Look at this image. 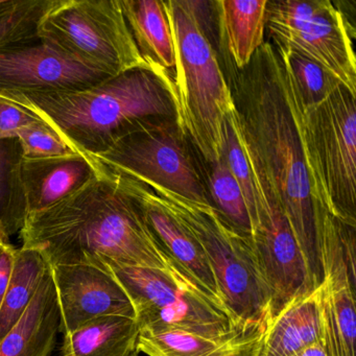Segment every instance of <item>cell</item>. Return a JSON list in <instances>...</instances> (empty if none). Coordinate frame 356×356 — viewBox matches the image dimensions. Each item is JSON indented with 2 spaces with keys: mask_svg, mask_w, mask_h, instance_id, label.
<instances>
[{
  "mask_svg": "<svg viewBox=\"0 0 356 356\" xmlns=\"http://www.w3.org/2000/svg\"><path fill=\"white\" fill-rule=\"evenodd\" d=\"M51 266L61 314V332H74L104 316L135 318L130 298L108 270L89 264Z\"/></svg>",
  "mask_w": 356,
  "mask_h": 356,
  "instance_id": "cell-14",
  "label": "cell"
},
{
  "mask_svg": "<svg viewBox=\"0 0 356 356\" xmlns=\"http://www.w3.org/2000/svg\"><path fill=\"white\" fill-rule=\"evenodd\" d=\"M0 97L32 112L74 152L89 156L151 120L180 122L174 80L149 70H130L83 90Z\"/></svg>",
  "mask_w": 356,
  "mask_h": 356,
  "instance_id": "cell-3",
  "label": "cell"
},
{
  "mask_svg": "<svg viewBox=\"0 0 356 356\" xmlns=\"http://www.w3.org/2000/svg\"><path fill=\"white\" fill-rule=\"evenodd\" d=\"M291 356H329L324 341L314 343Z\"/></svg>",
  "mask_w": 356,
  "mask_h": 356,
  "instance_id": "cell-32",
  "label": "cell"
},
{
  "mask_svg": "<svg viewBox=\"0 0 356 356\" xmlns=\"http://www.w3.org/2000/svg\"><path fill=\"white\" fill-rule=\"evenodd\" d=\"M16 249L9 243L0 245V305L3 303L6 291L9 286L13 272Z\"/></svg>",
  "mask_w": 356,
  "mask_h": 356,
  "instance_id": "cell-31",
  "label": "cell"
},
{
  "mask_svg": "<svg viewBox=\"0 0 356 356\" xmlns=\"http://www.w3.org/2000/svg\"><path fill=\"white\" fill-rule=\"evenodd\" d=\"M37 36L74 61L109 76L133 70L154 72L139 53L120 0H55L41 17Z\"/></svg>",
  "mask_w": 356,
  "mask_h": 356,
  "instance_id": "cell-8",
  "label": "cell"
},
{
  "mask_svg": "<svg viewBox=\"0 0 356 356\" xmlns=\"http://www.w3.org/2000/svg\"><path fill=\"white\" fill-rule=\"evenodd\" d=\"M5 243H9V237L3 233V229L0 227V245Z\"/></svg>",
  "mask_w": 356,
  "mask_h": 356,
  "instance_id": "cell-33",
  "label": "cell"
},
{
  "mask_svg": "<svg viewBox=\"0 0 356 356\" xmlns=\"http://www.w3.org/2000/svg\"><path fill=\"white\" fill-rule=\"evenodd\" d=\"M61 331V314L51 266L26 312L0 341V356H51Z\"/></svg>",
  "mask_w": 356,
  "mask_h": 356,
  "instance_id": "cell-18",
  "label": "cell"
},
{
  "mask_svg": "<svg viewBox=\"0 0 356 356\" xmlns=\"http://www.w3.org/2000/svg\"><path fill=\"white\" fill-rule=\"evenodd\" d=\"M251 165L257 200L252 245L270 293V322L296 300L314 291L305 258L286 216Z\"/></svg>",
  "mask_w": 356,
  "mask_h": 356,
  "instance_id": "cell-11",
  "label": "cell"
},
{
  "mask_svg": "<svg viewBox=\"0 0 356 356\" xmlns=\"http://www.w3.org/2000/svg\"><path fill=\"white\" fill-rule=\"evenodd\" d=\"M110 78L40 41L0 49V97L83 90Z\"/></svg>",
  "mask_w": 356,
  "mask_h": 356,
  "instance_id": "cell-12",
  "label": "cell"
},
{
  "mask_svg": "<svg viewBox=\"0 0 356 356\" xmlns=\"http://www.w3.org/2000/svg\"><path fill=\"white\" fill-rule=\"evenodd\" d=\"M17 139L0 141V227L8 237L20 232L28 214L20 182Z\"/></svg>",
  "mask_w": 356,
  "mask_h": 356,
  "instance_id": "cell-24",
  "label": "cell"
},
{
  "mask_svg": "<svg viewBox=\"0 0 356 356\" xmlns=\"http://www.w3.org/2000/svg\"><path fill=\"white\" fill-rule=\"evenodd\" d=\"M232 65V64H231ZM237 124L250 163L289 220L314 289L324 281L318 218L300 129V110L282 59L270 41L243 70L228 66Z\"/></svg>",
  "mask_w": 356,
  "mask_h": 356,
  "instance_id": "cell-1",
  "label": "cell"
},
{
  "mask_svg": "<svg viewBox=\"0 0 356 356\" xmlns=\"http://www.w3.org/2000/svg\"><path fill=\"white\" fill-rule=\"evenodd\" d=\"M266 29L277 47L322 65L356 95L353 29L329 0H268Z\"/></svg>",
  "mask_w": 356,
  "mask_h": 356,
  "instance_id": "cell-10",
  "label": "cell"
},
{
  "mask_svg": "<svg viewBox=\"0 0 356 356\" xmlns=\"http://www.w3.org/2000/svg\"><path fill=\"white\" fill-rule=\"evenodd\" d=\"M208 189L211 206L235 231L252 241L251 222L245 197L225 159L210 166Z\"/></svg>",
  "mask_w": 356,
  "mask_h": 356,
  "instance_id": "cell-26",
  "label": "cell"
},
{
  "mask_svg": "<svg viewBox=\"0 0 356 356\" xmlns=\"http://www.w3.org/2000/svg\"><path fill=\"white\" fill-rule=\"evenodd\" d=\"M139 53L149 67L174 80L175 47L164 1L120 0Z\"/></svg>",
  "mask_w": 356,
  "mask_h": 356,
  "instance_id": "cell-20",
  "label": "cell"
},
{
  "mask_svg": "<svg viewBox=\"0 0 356 356\" xmlns=\"http://www.w3.org/2000/svg\"><path fill=\"white\" fill-rule=\"evenodd\" d=\"M16 139L24 158L58 157L76 153L43 120L22 129Z\"/></svg>",
  "mask_w": 356,
  "mask_h": 356,
  "instance_id": "cell-29",
  "label": "cell"
},
{
  "mask_svg": "<svg viewBox=\"0 0 356 356\" xmlns=\"http://www.w3.org/2000/svg\"><path fill=\"white\" fill-rule=\"evenodd\" d=\"M299 110L316 213L356 227V95L341 85L316 107Z\"/></svg>",
  "mask_w": 356,
  "mask_h": 356,
  "instance_id": "cell-6",
  "label": "cell"
},
{
  "mask_svg": "<svg viewBox=\"0 0 356 356\" xmlns=\"http://www.w3.org/2000/svg\"><path fill=\"white\" fill-rule=\"evenodd\" d=\"M136 318L104 316L64 335L62 356H130L137 352Z\"/></svg>",
  "mask_w": 356,
  "mask_h": 356,
  "instance_id": "cell-22",
  "label": "cell"
},
{
  "mask_svg": "<svg viewBox=\"0 0 356 356\" xmlns=\"http://www.w3.org/2000/svg\"><path fill=\"white\" fill-rule=\"evenodd\" d=\"M55 0H0V49L38 41L41 17Z\"/></svg>",
  "mask_w": 356,
  "mask_h": 356,
  "instance_id": "cell-27",
  "label": "cell"
},
{
  "mask_svg": "<svg viewBox=\"0 0 356 356\" xmlns=\"http://www.w3.org/2000/svg\"><path fill=\"white\" fill-rule=\"evenodd\" d=\"M323 295L322 283L270 321L261 356H291L324 341Z\"/></svg>",
  "mask_w": 356,
  "mask_h": 356,
  "instance_id": "cell-19",
  "label": "cell"
},
{
  "mask_svg": "<svg viewBox=\"0 0 356 356\" xmlns=\"http://www.w3.org/2000/svg\"><path fill=\"white\" fill-rule=\"evenodd\" d=\"M324 341L329 356H355V272L341 250L323 254Z\"/></svg>",
  "mask_w": 356,
  "mask_h": 356,
  "instance_id": "cell-16",
  "label": "cell"
},
{
  "mask_svg": "<svg viewBox=\"0 0 356 356\" xmlns=\"http://www.w3.org/2000/svg\"><path fill=\"white\" fill-rule=\"evenodd\" d=\"M145 185L201 245L225 305L241 322L270 324V293L252 241L235 231L210 204L184 199L155 184Z\"/></svg>",
  "mask_w": 356,
  "mask_h": 356,
  "instance_id": "cell-5",
  "label": "cell"
},
{
  "mask_svg": "<svg viewBox=\"0 0 356 356\" xmlns=\"http://www.w3.org/2000/svg\"><path fill=\"white\" fill-rule=\"evenodd\" d=\"M39 122L40 118L32 112L0 97V141L15 139L22 129Z\"/></svg>",
  "mask_w": 356,
  "mask_h": 356,
  "instance_id": "cell-30",
  "label": "cell"
},
{
  "mask_svg": "<svg viewBox=\"0 0 356 356\" xmlns=\"http://www.w3.org/2000/svg\"><path fill=\"white\" fill-rule=\"evenodd\" d=\"M47 268V260L36 250L16 249L13 272L0 305V341L26 312Z\"/></svg>",
  "mask_w": 356,
  "mask_h": 356,
  "instance_id": "cell-23",
  "label": "cell"
},
{
  "mask_svg": "<svg viewBox=\"0 0 356 356\" xmlns=\"http://www.w3.org/2000/svg\"><path fill=\"white\" fill-rule=\"evenodd\" d=\"M112 172L120 188L138 205L168 264L206 295L222 301L207 257L193 233L164 207L158 195L149 186L130 177Z\"/></svg>",
  "mask_w": 356,
  "mask_h": 356,
  "instance_id": "cell-13",
  "label": "cell"
},
{
  "mask_svg": "<svg viewBox=\"0 0 356 356\" xmlns=\"http://www.w3.org/2000/svg\"><path fill=\"white\" fill-rule=\"evenodd\" d=\"M276 49L284 64L300 109L316 107L343 85L314 60L291 49Z\"/></svg>",
  "mask_w": 356,
  "mask_h": 356,
  "instance_id": "cell-25",
  "label": "cell"
},
{
  "mask_svg": "<svg viewBox=\"0 0 356 356\" xmlns=\"http://www.w3.org/2000/svg\"><path fill=\"white\" fill-rule=\"evenodd\" d=\"M102 163L86 154L20 160L19 172L26 214L59 203L99 175Z\"/></svg>",
  "mask_w": 356,
  "mask_h": 356,
  "instance_id": "cell-15",
  "label": "cell"
},
{
  "mask_svg": "<svg viewBox=\"0 0 356 356\" xmlns=\"http://www.w3.org/2000/svg\"><path fill=\"white\" fill-rule=\"evenodd\" d=\"M107 268L130 298L139 331L222 337L251 325L237 318L222 300L197 289L172 264L166 270L118 264Z\"/></svg>",
  "mask_w": 356,
  "mask_h": 356,
  "instance_id": "cell-7",
  "label": "cell"
},
{
  "mask_svg": "<svg viewBox=\"0 0 356 356\" xmlns=\"http://www.w3.org/2000/svg\"><path fill=\"white\" fill-rule=\"evenodd\" d=\"M220 36L233 66L243 70L264 43L268 0H218L213 3Z\"/></svg>",
  "mask_w": 356,
  "mask_h": 356,
  "instance_id": "cell-21",
  "label": "cell"
},
{
  "mask_svg": "<svg viewBox=\"0 0 356 356\" xmlns=\"http://www.w3.org/2000/svg\"><path fill=\"white\" fill-rule=\"evenodd\" d=\"M130 356H139V355H138V352H134V353L131 354V355H130Z\"/></svg>",
  "mask_w": 356,
  "mask_h": 356,
  "instance_id": "cell-34",
  "label": "cell"
},
{
  "mask_svg": "<svg viewBox=\"0 0 356 356\" xmlns=\"http://www.w3.org/2000/svg\"><path fill=\"white\" fill-rule=\"evenodd\" d=\"M224 159L243 191L252 229L253 225L255 224L256 216H257L255 184H254L253 172L250 165L249 158L245 153L243 139H241V132H239L235 110L226 118L224 124Z\"/></svg>",
  "mask_w": 356,
  "mask_h": 356,
  "instance_id": "cell-28",
  "label": "cell"
},
{
  "mask_svg": "<svg viewBox=\"0 0 356 356\" xmlns=\"http://www.w3.org/2000/svg\"><path fill=\"white\" fill-rule=\"evenodd\" d=\"M268 327L266 323L245 325L222 337L139 331L137 352L149 356H261Z\"/></svg>",
  "mask_w": 356,
  "mask_h": 356,
  "instance_id": "cell-17",
  "label": "cell"
},
{
  "mask_svg": "<svg viewBox=\"0 0 356 356\" xmlns=\"http://www.w3.org/2000/svg\"><path fill=\"white\" fill-rule=\"evenodd\" d=\"M19 234L22 247L38 251L49 266H170L138 205L103 164L76 193L30 214Z\"/></svg>",
  "mask_w": 356,
  "mask_h": 356,
  "instance_id": "cell-2",
  "label": "cell"
},
{
  "mask_svg": "<svg viewBox=\"0 0 356 356\" xmlns=\"http://www.w3.org/2000/svg\"><path fill=\"white\" fill-rule=\"evenodd\" d=\"M175 47V88L180 124L210 166L224 159V124L234 112L228 80L202 28L195 3L164 1Z\"/></svg>",
  "mask_w": 356,
  "mask_h": 356,
  "instance_id": "cell-4",
  "label": "cell"
},
{
  "mask_svg": "<svg viewBox=\"0 0 356 356\" xmlns=\"http://www.w3.org/2000/svg\"><path fill=\"white\" fill-rule=\"evenodd\" d=\"M90 157L111 172L211 205L178 120L145 122L107 151Z\"/></svg>",
  "mask_w": 356,
  "mask_h": 356,
  "instance_id": "cell-9",
  "label": "cell"
}]
</instances>
